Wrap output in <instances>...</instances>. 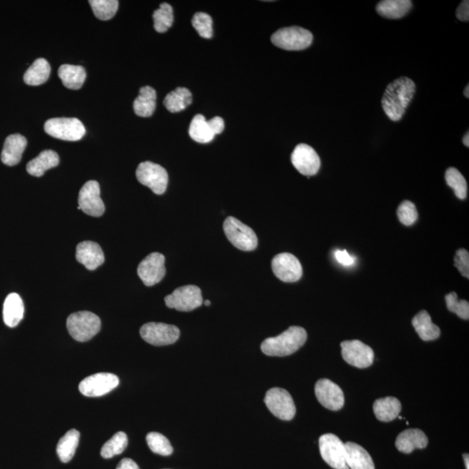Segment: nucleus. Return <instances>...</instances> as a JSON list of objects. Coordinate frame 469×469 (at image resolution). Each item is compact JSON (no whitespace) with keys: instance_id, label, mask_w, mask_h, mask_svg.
<instances>
[{"instance_id":"obj_1","label":"nucleus","mask_w":469,"mask_h":469,"mask_svg":"<svg viewBox=\"0 0 469 469\" xmlns=\"http://www.w3.org/2000/svg\"><path fill=\"white\" fill-rule=\"evenodd\" d=\"M415 93V84L407 76H402L389 84L382 99V109L388 118L394 122L400 121Z\"/></svg>"},{"instance_id":"obj_2","label":"nucleus","mask_w":469,"mask_h":469,"mask_svg":"<svg viewBox=\"0 0 469 469\" xmlns=\"http://www.w3.org/2000/svg\"><path fill=\"white\" fill-rule=\"evenodd\" d=\"M307 337L304 328L292 326L278 337L266 339L262 342L261 349L262 353L269 357H287L302 347Z\"/></svg>"},{"instance_id":"obj_3","label":"nucleus","mask_w":469,"mask_h":469,"mask_svg":"<svg viewBox=\"0 0 469 469\" xmlns=\"http://www.w3.org/2000/svg\"><path fill=\"white\" fill-rule=\"evenodd\" d=\"M70 335L78 342H87L101 329V320L90 311H79L70 315L66 322Z\"/></svg>"},{"instance_id":"obj_4","label":"nucleus","mask_w":469,"mask_h":469,"mask_svg":"<svg viewBox=\"0 0 469 469\" xmlns=\"http://www.w3.org/2000/svg\"><path fill=\"white\" fill-rule=\"evenodd\" d=\"M271 42L286 51H302L311 45L313 35L308 30L291 26L275 32L271 37Z\"/></svg>"},{"instance_id":"obj_5","label":"nucleus","mask_w":469,"mask_h":469,"mask_svg":"<svg viewBox=\"0 0 469 469\" xmlns=\"http://www.w3.org/2000/svg\"><path fill=\"white\" fill-rule=\"evenodd\" d=\"M224 231L228 240L236 248L242 251H252L257 249V235L251 228L242 224L238 219L229 217L224 222Z\"/></svg>"},{"instance_id":"obj_6","label":"nucleus","mask_w":469,"mask_h":469,"mask_svg":"<svg viewBox=\"0 0 469 469\" xmlns=\"http://www.w3.org/2000/svg\"><path fill=\"white\" fill-rule=\"evenodd\" d=\"M45 132L52 138L72 142L81 140L86 132L82 122L75 118L49 119L45 122Z\"/></svg>"},{"instance_id":"obj_7","label":"nucleus","mask_w":469,"mask_h":469,"mask_svg":"<svg viewBox=\"0 0 469 469\" xmlns=\"http://www.w3.org/2000/svg\"><path fill=\"white\" fill-rule=\"evenodd\" d=\"M140 184L147 186L156 195H162L167 189L169 176L165 168L152 162L141 163L136 171Z\"/></svg>"},{"instance_id":"obj_8","label":"nucleus","mask_w":469,"mask_h":469,"mask_svg":"<svg viewBox=\"0 0 469 469\" xmlns=\"http://www.w3.org/2000/svg\"><path fill=\"white\" fill-rule=\"evenodd\" d=\"M264 402L269 410L275 417L282 421H291L294 418L297 408L294 400L287 390L281 388H273L266 393Z\"/></svg>"},{"instance_id":"obj_9","label":"nucleus","mask_w":469,"mask_h":469,"mask_svg":"<svg viewBox=\"0 0 469 469\" xmlns=\"http://www.w3.org/2000/svg\"><path fill=\"white\" fill-rule=\"evenodd\" d=\"M165 302L168 308L175 309L178 311H194L202 304L201 289L195 285L183 286L165 297Z\"/></svg>"},{"instance_id":"obj_10","label":"nucleus","mask_w":469,"mask_h":469,"mask_svg":"<svg viewBox=\"0 0 469 469\" xmlns=\"http://www.w3.org/2000/svg\"><path fill=\"white\" fill-rule=\"evenodd\" d=\"M141 337L148 344L154 346H166L175 344L180 337L177 326L149 322L140 329Z\"/></svg>"},{"instance_id":"obj_11","label":"nucleus","mask_w":469,"mask_h":469,"mask_svg":"<svg viewBox=\"0 0 469 469\" xmlns=\"http://www.w3.org/2000/svg\"><path fill=\"white\" fill-rule=\"evenodd\" d=\"M342 355L349 365L358 368L371 367L373 364V349L359 340L344 341L341 344Z\"/></svg>"},{"instance_id":"obj_12","label":"nucleus","mask_w":469,"mask_h":469,"mask_svg":"<svg viewBox=\"0 0 469 469\" xmlns=\"http://www.w3.org/2000/svg\"><path fill=\"white\" fill-rule=\"evenodd\" d=\"M319 449L322 459L335 469L344 468L346 447L341 439L333 434H325L319 438Z\"/></svg>"},{"instance_id":"obj_13","label":"nucleus","mask_w":469,"mask_h":469,"mask_svg":"<svg viewBox=\"0 0 469 469\" xmlns=\"http://www.w3.org/2000/svg\"><path fill=\"white\" fill-rule=\"evenodd\" d=\"M119 379L111 373H98L86 377L79 384V391L85 397H102L118 387Z\"/></svg>"},{"instance_id":"obj_14","label":"nucleus","mask_w":469,"mask_h":469,"mask_svg":"<svg viewBox=\"0 0 469 469\" xmlns=\"http://www.w3.org/2000/svg\"><path fill=\"white\" fill-rule=\"evenodd\" d=\"M79 207L86 215L101 217L105 212V204L101 198V187L96 181H89L83 186L79 196Z\"/></svg>"},{"instance_id":"obj_15","label":"nucleus","mask_w":469,"mask_h":469,"mask_svg":"<svg viewBox=\"0 0 469 469\" xmlns=\"http://www.w3.org/2000/svg\"><path fill=\"white\" fill-rule=\"evenodd\" d=\"M272 271L275 277L284 282L300 280L302 275L301 262L291 253H281L273 258Z\"/></svg>"},{"instance_id":"obj_16","label":"nucleus","mask_w":469,"mask_h":469,"mask_svg":"<svg viewBox=\"0 0 469 469\" xmlns=\"http://www.w3.org/2000/svg\"><path fill=\"white\" fill-rule=\"evenodd\" d=\"M165 258L161 253H152L140 262L138 274L146 286H153L165 278L166 269Z\"/></svg>"},{"instance_id":"obj_17","label":"nucleus","mask_w":469,"mask_h":469,"mask_svg":"<svg viewBox=\"0 0 469 469\" xmlns=\"http://www.w3.org/2000/svg\"><path fill=\"white\" fill-rule=\"evenodd\" d=\"M294 167L301 174L311 177L317 174L321 167L320 158L314 149L308 145L300 144L295 148L291 155Z\"/></svg>"},{"instance_id":"obj_18","label":"nucleus","mask_w":469,"mask_h":469,"mask_svg":"<svg viewBox=\"0 0 469 469\" xmlns=\"http://www.w3.org/2000/svg\"><path fill=\"white\" fill-rule=\"evenodd\" d=\"M315 397L324 408L337 411L344 407V395L342 388L329 379H321L315 387Z\"/></svg>"},{"instance_id":"obj_19","label":"nucleus","mask_w":469,"mask_h":469,"mask_svg":"<svg viewBox=\"0 0 469 469\" xmlns=\"http://www.w3.org/2000/svg\"><path fill=\"white\" fill-rule=\"evenodd\" d=\"M76 258L89 271H95L105 262L101 246L92 241L82 242L76 246Z\"/></svg>"},{"instance_id":"obj_20","label":"nucleus","mask_w":469,"mask_h":469,"mask_svg":"<svg viewBox=\"0 0 469 469\" xmlns=\"http://www.w3.org/2000/svg\"><path fill=\"white\" fill-rule=\"evenodd\" d=\"M346 457L342 469H375L371 455L362 446L355 442L345 444Z\"/></svg>"},{"instance_id":"obj_21","label":"nucleus","mask_w":469,"mask_h":469,"mask_svg":"<svg viewBox=\"0 0 469 469\" xmlns=\"http://www.w3.org/2000/svg\"><path fill=\"white\" fill-rule=\"evenodd\" d=\"M428 440L424 432L418 428L407 429L398 435L395 447L404 454H410L415 449L427 447Z\"/></svg>"},{"instance_id":"obj_22","label":"nucleus","mask_w":469,"mask_h":469,"mask_svg":"<svg viewBox=\"0 0 469 469\" xmlns=\"http://www.w3.org/2000/svg\"><path fill=\"white\" fill-rule=\"evenodd\" d=\"M28 145V140L24 136L12 134L6 138L4 148L1 153L3 164L14 166L21 162L23 153Z\"/></svg>"},{"instance_id":"obj_23","label":"nucleus","mask_w":469,"mask_h":469,"mask_svg":"<svg viewBox=\"0 0 469 469\" xmlns=\"http://www.w3.org/2000/svg\"><path fill=\"white\" fill-rule=\"evenodd\" d=\"M25 307L21 297L16 293L8 295L3 307V318L8 327L14 328L24 317Z\"/></svg>"},{"instance_id":"obj_24","label":"nucleus","mask_w":469,"mask_h":469,"mask_svg":"<svg viewBox=\"0 0 469 469\" xmlns=\"http://www.w3.org/2000/svg\"><path fill=\"white\" fill-rule=\"evenodd\" d=\"M59 165V156L58 153L52 151V149H46L28 163L26 165V171L33 177L41 178L46 171L54 168Z\"/></svg>"},{"instance_id":"obj_25","label":"nucleus","mask_w":469,"mask_h":469,"mask_svg":"<svg viewBox=\"0 0 469 469\" xmlns=\"http://www.w3.org/2000/svg\"><path fill=\"white\" fill-rule=\"evenodd\" d=\"M412 325L421 340L434 341L440 337V329L433 324L430 315L426 311H421L415 315L412 320Z\"/></svg>"},{"instance_id":"obj_26","label":"nucleus","mask_w":469,"mask_h":469,"mask_svg":"<svg viewBox=\"0 0 469 469\" xmlns=\"http://www.w3.org/2000/svg\"><path fill=\"white\" fill-rule=\"evenodd\" d=\"M412 8L409 0H384L377 6L379 15L389 19H398L407 15Z\"/></svg>"},{"instance_id":"obj_27","label":"nucleus","mask_w":469,"mask_h":469,"mask_svg":"<svg viewBox=\"0 0 469 469\" xmlns=\"http://www.w3.org/2000/svg\"><path fill=\"white\" fill-rule=\"evenodd\" d=\"M374 413L379 421L388 422L399 417L402 411L400 401L395 397L378 399L374 404Z\"/></svg>"},{"instance_id":"obj_28","label":"nucleus","mask_w":469,"mask_h":469,"mask_svg":"<svg viewBox=\"0 0 469 469\" xmlns=\"http://www.w3.org/2000/svg\"><path fill=\"white\" fill-rule=\"evenodd\" d=\"M59 76L66 88L81 89L86 79V71L83 66L62 65L59 69Z\"/></svg>"},{"instance_id":"obj_29","label":"nucleus","mask_w":469,"mask_h":469,"mask_svg":"<svg viewBox=\"0 0 469 469\" xmlns=\"http://www.w3.org/2000/svg\"><path fill=\"white\" fill-rule=\"evenodd\" d=\"M156 92L151 86H145L139 91L138 98L135 99L133 108L136 115L148 118L153 115L156 110Z\"/></svg>"},{"instance_id":"obj_30","label":"nucleus","mask_w":469,"mask_h":469,"mask_svg":"<svg viewBox=\"0 0 469 469\" xmlns=\"http://www.w3.org/2000/svg\"><path fill=\"white\" fill-rule=\"evenodd\" d=\"M50 74H51V65L48 61L45 59H38L25 72L24 81L28 85H41L48 81Z\"/></svg>"},{"instance_id":"obj_31","label":"nucleus","mask_w":469,"mask_h":469,"mask_svg":"<svg viewBox=\"0 0 469 469\" xmlns=\"http://www.w3.org/2000/svg\"><path fill=\"white\" fill-rule=\"evenodd\" d=\"M81 434L76 429H71L61 440L56 446V454L64 463H67L74 457L76 448L79 444Z\"/></svg>"},{"instance_id":"obj_32","label":"nucleus","mask_w":469,"mask_h":469,"mask_svg":"<svg viewBox=\"0 0 469 469\" xmlns=\"http://www.w3.org/2000/svg\"><path fill=\"white\" fill-rule=\"evenodd\" d=\"M189 134L193 140L201 143V144L211 142L216 136L209 127L208 121L201 114L196 115L193 118L189 125Z\"/></svg>"},{"instance_id":"obj_33","label":"nucleus","mask_w":469,"mask_h":469,"mask_svg":"<svg viewBox=\"0 0 469 469\" xmlns=\"http://www.w3.org/2000/svg\"><path fill=\"white\" fill-rule=\"evenodd\" d=\"M191 92L184 87H178L175 91L169 92L164 101L166 109L172 113L184 111L191 105Z\"/></svg>"},{"instance_id":"obj_34","label":"nucleus","mask_w":469,"mask_h":469,"mask_svg":"<svg viewBox=\"0 0 469 469\" xmlns=\"http://www.w3.org/2000/svg\"><path fill=\"white\" fill-rule=\"evenodd\" d=\"M128 437L124 432H118L113 435L111 440H109L103 446L101 449V457L105 459H110L118 455L125 451L127 448Z\"/></svg>"},{"instance_id":"obj_35","label":"nucleus","mask_w":469,"mask_h":469,"mask_svg":"<svg viewBox=\"0 0 469 469\" xmlns=\"http://www.w3.org/2000/svg\"><path fill=\"white\" fill-rule=\"evenodd\" d=\"M446 182L449 187L454 189L459 199L464 200L468 196V184L461 173L455 168H449L445 174Z\"/></svg>"},{"instance_id":"obj_36","label":"nucleus","mask_w":469,"mask_h":469,"mask_svg":"<svg viewBox=\"0 0 469 469\" xmlns=\"http://www.w3.org/2000/svg\"><path fill=\"white\" fill-rule=\"evenodd\" d=\"M153 21H154V28L156 32L160 33L167 32L174 21L171 6L167 3H163L160 8L153 13Z\"/></svg>"},{"instance_id":"obj_37","label":"nucleus","mask_w":469,"mask_h":469,"mask_svg":"<svg viewBox=\"0 0 469 469\" xmlns=\"http://www.w3.org/2000/svg\"><path fill=\"white\" fill-rule=\"evenodd\" d=\"M93 13L101 21H109L115 16L118 9L116 0H90Z\"/></svg>"},{"instance_id":"obj_38","label":"nucleus","mask_w":469,"mask_h":469,"mask_svg":"<svg viewBox=\"0 0 469 469\" xmlns=\"http://www.w3.org/2000/svg\"><path fill=\"white\" fill-rule=\"evenodd\" d=\"M149 449L153 453L169 457L173 453V448L167 438L156 432H152L146 437Z\"/></svg>"},{"instance_id":"obj_39","label":"nucleus","mask_w":469,"mask_h":469,"mask_svg":"<svg viewBox=\"0 0 469 469\" xmlns=\"http://www.w3.org/2000/svg\"><path fill=\"white\" fill-rule=\"evenodd\" d=\"M192 26L202 38L211 39L213 36V21L207 13H196L193 16Z\"/></svg>"},{"instance_id":"obj_40","label":"nucleus","mask_w":469,"mask_h":469,"mask_svg":"<svg viewBox=\"0 0 469 469\" xmlns=\"http://www.w3.org/2000/svg\"><path fill=\"white\" fill-rule=\"evenodd\" d=\"M446 304L449 311L455 313L463 320L469 318V304L465 300H459L457 293H449L445 297Z\"/></svg>"},{"instance_id":"obj_41","label":"nucleus","mask_w":469,"mask_h":469,"mask_svg":"<svg viewBox=\"0 0 469 469\" xmlns=\"http://www.w3.org/2000/svg\"><path fill=\"white\" fill-rule=\"evenodd\" d=\"M399 220L402 225L411 226L417 222L418 213L413 202L410 201L402 202L397 209Z\"/></svg>"},{"instance_id":"obj_42","label":"nucleus","mask_w":469,"mask_h":469,"mask_svg":"<svg viewBox=\"0 0 469 469\" xmlns=\"http://www.w3.org/2000/svg\"><path fill=\"white\" fill-rule=\"evenodd\" d=\"M455 265L461 274L466 278H469V254L464 249H459L455 255Z\"/></svg>"},{"instance_id":"obj_43","label":"nucleus","mask_w":469,"mask_h":469,"mask_svg":"<svg viewBox=\"0 0 469 469\" xmlns=\"http://www.w3.org/2000/svg\"><path fill=\"white\" fill-rule=\"evenodd\" d=\"M335 258L337 259L339 264L345 266V267H349L355 264V258L352 257V256L348 254L347 251H335Z\"/></svg>"},{"instance_id":"obj_44","label":"nucleus","mask_w":469,"mask_h":469,"mask_svg":"<svg viewBox=\"0 0 469 469\" xmlns=\"http://www.w3.org/2000/svg\"><path fill=\"white\" fill-rule=\"evenodd\" d=\"M209 127L215 135L221 134L225 129V121L220 116H215L208 121Z\"/></svg>"},{"instance_id":"obj_45","label":"nucleus","mask_w":469,"mask_h":469,"mask_svg":"<svg viewBox=\"0 0 469 469\" xmlns=\"http://www.w3.org/2000/svg\"><path fill=\"white\" fill-rule=\"evenodd\" d=\"M457 17L459 21L468 22L469 21V2L468 0L462 1L458 6Z\"/></svg>"},{"instance_id":"obj_46","label":"nucleus","mask_w":469,"mask_h":469,"mask_svg":"<svg viewBox=\"0 0 469 469\" xmlns=\"http://www.w3.org/2000/svg\"><path fill=\"white\" fill-rule=\"evenodd\" d=\"M116 469H139L138 464L132 459L125 458L119 462Z\"/></svg>"},{"instance_id":"obj_47","label":"nucleus","mask_w":469,"mask_h":469,"mask_svg":"<svg viewBox=\"0 0 469 469\" xmlns=\"http://www.w3.org/2000/svg\"><path fill=\"white\" fill-rule=\"evenodd\" d=\"M468 139H469V135H468V132H467V134H466L464 136V138H463V145L466 146V147H468V146H469Z\"/></svg>"},{"instance_id":"obj_48","label":"nucleus","mask_w":469,"mask_h":469,"mask_svg":"<svg viewBox=\"0 0 469 469\" xmlns=\"http://www.w3.org/2000/svg\"><path fill=\"white\" fill-rule=\"evenodd\" d=\"M463 458H464L466 468L469 469V463H468L469 458H468V454H464V455H463Z\"/></svg>"},{"instance_id":"obj_49","label":"nucleus","mask_w":469,"mask_h":469,"mask_svg":"<svg viewBox=\"0 0 469 469\" xmlns=\"http://www.w3.org/2000/svg\"><path fill=\"white\" fill-rule=\"evenodd\" d=\"M468 90H469V86L468 85L466 86V88L464 90V96L466 98H469V93H468Z\"/></svg>"},{"instance_id":"obj_50","label":"nucleus","mask_w":469,"mask_h":469,"mask_svg":"<svg viewBox=\"0 0 469 469\" xmlns=\"http://www.w3.org/2000/svg\"><path fill=\"white\" fill-rule=\"evenodd\" d=\"M205 304L206 306H211V301L207 300V301H205Z\"/></svg>"}]
</instances>
